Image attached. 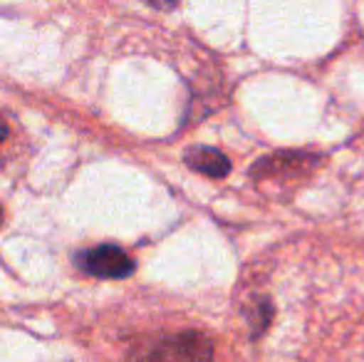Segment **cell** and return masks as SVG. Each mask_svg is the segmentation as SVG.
I'll list each match as a JSON object with an SVG mask.
<instances>
[{"instance_id":"cell-1","label":"cell","mask_w":364,"mask_h":362,"mask_svg":"<svg viewBox=\"0 0 364 362\" xmlns=\"http://www.w3.org/2000/svg\"><path fill=\"white\" fill-rule=\"evenodd\" d=\"M211 345L198 333H181L164 338L141 358V362H208Z\"/></svg>"},{"instance_id":"cell-2","label":"cell","mask_w":364,"mask_h":362,"mask_svg":"<svg viewBox=\"0 0 364 362\" xmlns=\"http://www.w3.org/2000/svg\"><path fill=\"white\" fill-rule=\"evenodd\" d=\"M77 266L80 271L95 275V278H129L136 268L129 253L112 243L77 253Z\"/></svg>"},{"instance_id":"cell-3","label":"cell","mask_w":364,"mask_h":362,"mask_svg":"<svg viewBox=\"0 0 364 362\" xmlns=\"http://www.w3.org/2000/svg\"><path fill=\"white\" fill-rule=\"evenodd\" d=\"M188 169L198 171L203 176H211V179H223L230 171V161L223 151L213 149V147H191L183 156Z\"/></svg>"},{"instance_id":"cell-4","label":"cell","mask_w":364,"mask_h":362,"mask_svg":"<svg viewBox=\"0 0 364 362\" xmlns=\"http://www.w3.org/2000/svg\"><path fill=\"white\" fill-rule=\"evenodd\" d=\"M10 137H13V129H10V119L0 112V169H3V154L5 147H8Z\"/></svg>"},{"instance_id":"cell-5","label":"cell","mask_w":364,"mask_h":362,"mask_svg":"<svg viewBox=\"0 0 364 362\" xmlns=\"http://www.w3.org/2000/svg\"><path fill=\"white\" fill-rule=\"evenodd\" d=\"M149 3H154L156 8H171L173 0H149Z\"/></svg>"},{"instance_id":"cell-6","label":"cell","mask_w":364,"mask_h":362,"mask_svg":"<svg viewBox=\"0 0 364 362\" xmlns=\"http://www.w3.org/2000/svg\"><path fill=\"white\" fill-rule=\"evenodd\" d=\"M0 223H3V206H0Z\"/></svg>"}]
</instances>
